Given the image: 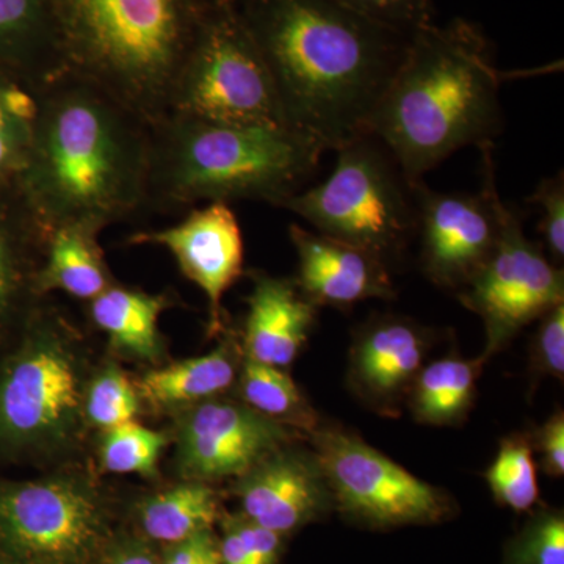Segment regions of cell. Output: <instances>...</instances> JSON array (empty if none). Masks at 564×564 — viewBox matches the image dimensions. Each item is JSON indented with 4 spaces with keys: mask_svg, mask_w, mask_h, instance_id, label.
I'll return each instance as SVG.
<instances>
[{
    "mask_svg": "<svg viewBox=\"0 0 564 564\" xmlns=\"http://www.w3.org/2000/svg\"><path fill=\"white\" fill-rule=\"evenodd\" d=\"M236 126H288L239 0H203L172 113Z\"/></svg>",
    "mask_w": 564,
    "mask_h": 564,
    "instance_id": "52a82bcc",
    "label": "cell"
},
{
    "mask_svg": "<svg viewBox=\"0 0 564 564\" xmlns=\"http://www.w3.org/2000/svg\"><path fill=\"white\" fill-rule=\"evenodd\" d=\"M169 437L135 421L106 430L101 444L104 469L113 474H139L152 477Z\"/></svg>",
    "mask_w": 564,
    "mask_h": 564,
    "instance_id": "f1b7e54d",
    "label": "cell"
},
{
    "mask_svg": "<svg viewBox=\"0 0 564 564\" xmlns=\"http://www.w3.org/2000/svg\"><path fill=\"white\" fill-rule=\"evenodd\" d=\"M332 176L280 204L318 232L375 252L399 251L417 228L413 187L373 135L344 147Z\"/></svg>",
    "mask_w": 564,
    "mask_h": 564,
    "instance_id": "ba28073f",
    "label": "cell"
},
{
    "mask_svg": "<svg viewBox=\"0 0 564 564\" xmlns=\"http://www.w3.org/2000/svg\"><path fill=\"white\" fill-rule=\"evenodd\" d=\"M247 299L245 351L251 361L285 367L295 361L313 328L317 306L295 281L252 272Z\"/></svg>",
    "mask_w": 564,
    "mask_h": 564,
    "instance_id": "ac0fdd59",
    "label": "cell"
},
{
    "mask_svg": "<svg viewBox=\"0 0 564 564\" xmlns=\"http://www.w3.org/2000/svg\"><path fill=\"white\" fill-rule=\"evenodd\" d=\"M541 464L551 477L564 474V415L562 411L552 415L538 434Z\"/></svg>",
    "mask_w": 564,
    "mask_h": 564,
    "instance_id": "8d00e7d4",
    "label": "cell"
},
{
    "mask_svg": "<svg viewBox=\"0 0 564 564\" xmlns=\"http://www.w3.org/2000/svg\"><path fill=\"white\" fill-rule=\"evenodd\" d=\"M505 77L474 22L456 18L411 36L372 121L411 187L464 147L494 144Z\"/></svg>",
    "mask_w": 564,
    "mask_h": 564,
    "instance_id": "3957f363",
    "label": "cell"
},
{
    "mask_svg": "<svg viewBox=\"0 0 564 564\" xmlns=\"http://www.w3.org/2000/svg\"><path fill=\"white\" fill-rule=\"evenodd\" d=\"M43 228L21 196L0 199V355L40 303L35 291Z\"/></svg>",
    "mask_w": 564,
    "mask_h": 564,
    "instance_id": "d6986e66",
    "label": "cell"
},
{
    "mask_svg": "<svg viewBox=\"0 0 564 564\" xmlns=\"http://www.w3.org/2000/svg\"><path fill=\"white\" fill-rule=\"evenodd\" d=\"M484 361L451 356L423 366L408 392L414 417L429 425L462 421L473 403Z\"/></svg>",
    "mask_w": 564,
    "mask_h": 564,
    "instance_id": "d4e9b609",
    "label": "cell"
},
{
    "mask_svg": "<svg viewBox=\"0 0 564 564\" xmlns=\"http://www.w3.org/2000/svg\"><path fill=\"white\" fill-rule=\"evenodd\" d=\"M281 534L254 524L245 516L226 519L220 541L221 564H276Z\"/></svg>",
    "mask_w": 564,
    "mask_h": 564,
    "instance_id": "4dcf8cb0",
    "label": "cell"
},
{
    "mask_svg": "<svg viewBox=\"0 0 564 564\" xmlns=\"http://www.w3.org/2000/svg\"><path fill=\"white\" fill-rule=\"evenodd\" d=\"M77 350L65 318L36 304L0 355V454H44L77 433L87 391Z\"/></svg>",
    "mask_w": 564,
    "mask_h": 564,
    "instance_id": "8992f818",
    "label": "cell"
},
{
    "mask_svg": "<svg viewBox=\"0 0 564 564\" xmlns=\"http://www.w3.org/2000/svg\"><path fill=\"white\" fill-rule=\"evenodd\" d=\"M41 88L0 68V199L21 196L40 115Z\"/></svg>",
    "mask_w": 564,
    "mask_h": 564,
    "instance_id": "cb8c5ba5",
    "label": "cell"
},
{
    "mask_svg": "<svg viewBox=\"0 0 564 564\" xmlns=\"http://www.w3.org/2000/svg\"><path fill=\"white\" fill-rule=\"evenodd\" d=\"M98 564H159V562L150 545L129 540L111 547Z\"/></svg>",
    "mask_w": 564,
    "mask_h": 564,
    "instance_id": "74e56055",
    "label": "cell"
},
{
    "mask_svg": "<svg viewBox=\"0 0 564 564\" xmlns=\"http://www.w3.org/2000/svg\"><path fill=\"white\" fill-rule=\"evenodd\" d=\"M98 229L87 225L43 228L36 295L62 291L90 303L115 284L106 256L98 242Z\"/></svg>",
    "mask_w": 564,
    "mask_h": 564,
    "instance_id": "ffe728a7",
    "label": "cell"
},
{
    "mask_svg": "<svg viewBox=\"0 0 564 564\" xmlns=\"http://www.w3.org/2000/svg\"><path fill=\"white\" fill-rule=\"evenodd\" d=\"M494 144L480 148L485 181L478 195L430 191L425 182L413 185L417 226L422 231V265L434 284L466 288L496 247Z\"/></svg>",
    "mask_w": 564,
    "mask_h": 564,
    "instance_id": "7c38bea8",
    "label": "cell"
},
{
    "mask_svg": "<svg viewBox=\"0 0 564 564\" xmlns=\"http://www.w3.org/2000/svg\"><path fill=\"white\" fill-rule=\"evenodd\" d=\"M240 391L245 404L281 425L307 433L321 426L317 413L304 399L299 386L280 367L245 359Z\"/></svg>",
    "mask_w": 564,
    "mask_h": 564,
    "instance_id": "4316f807",
    "label": "cell"
},
{
    "mask_svg": "<svg viewBox=\"0 0 564 564\" xmlns=\"http://www.w3.org/2000/svg\"><path fill=\"white\" fill-rule=\"evenodd\" d=\"M534 362L544 373L563 378L564 373V303L541 317L534 343Z\"/></svg>",
    "mask_w": 564,
    "mask_h": 564,
    "instance_id": "e575fe53",
    "label": "cell"
},
{
    "mask_svg": "<svg viewBox=\"0 0 564 564\" xmlns=\"http://www.w3.org/2000/svg\"><path fill=\"white\" fill-rule=\"evenodd\" d=\"M289 426L248 404L210 399L195 404L177 429V463L188 480L243 477L267 456L291 444Z\"/></svg>",
    "mask_w": 564,
    "mask_h": 564,
    "instance_id": "4fadbf2b",
    "label": "cell"
},
{
    "mask_svg": "<svg viewBox=\"0 0 564 564\" xmlns=\"http://www.w3.org/2000/svg\"><path fill=\"white\" fill-rule=\"evenodd\" d=\"M139 518L151 541L181 543L193 534L212 530L218 518V497L204 481L188 480L144 500Z\"/></svg>",
    "mask_w": 564,
    "mask_h": 564,
    "instance_id": "484cf974",
    "label": "cell"
},
{
    "mask_svg": "<svg viewBox=\"0 0 564 564\" xmlns=\"http://www.w3.org/2000/svg\"><path fill=\"white\" fill-rule=\"evenodd\" d=\"M0 564H35L28 562V560H22L20 556H14L11 554H7V552L0 551Z\"/></svg>",
    "mask_w": 564,
    "mask_h": 564,
    "instance_id": "f35d334b",
    "label": "cell"
},
{
    "mask_svg": "<svg viewBox=\"0 0 564 564\" xmlns=\"http://www.w3.org/2000/svg\"><path fill=\"white\" fill-rule=\"evenodd\" d=\"M0 68L40 87L62 76L51 0H0Z\"/></svg>",
    "mask_w": 564,
    "mask_h": 564,
    "instance_id": "44dd1931",
    "label": "cell"
},
{
    "mask_svg": "<svg viewBox=\"0 0 564 564\" xmlns=\"http://www.w3.org/2000/svg\"><path fill=\"white\" fill-rule=\"evenodd\" d=\"M63 73L101 88L151 128L174 90L203 0H51Z\"/></svg>",
    "mask_w": 564,
    "mask_h": 564,
    "instance_id": "277c9868",
    "label": "cell"
},
{
    "mask_svg": "<svg viewBox=\"0 0 564 564\" xmlns=\"http://www.w3.org/2000/svg\"><path fill=\"white\" fill-rule=\"evenodd\" d=\"M367 20L404 35L434 24L432 0H333Z\"/></svg>",
    "mask_w": 564,
    "mask_h": 564,
    "instance_id": "1f68e13d",
    "label": "cell"
},
{
    "mask_svg": "<svg viewBox=\"0 0 564 564\" xmlns=\"http://www.w3.org/2000/svg\"><path fill=\"white\" fill-rule=\"evenodd\" d=\"M234 348L223 345L218 350L198 358L151 370L140 383V395L151 406H195L206 400L217 399L231 388L237 378Z\"/></svg>",
    "mask_w": 564,
    "mask_h": 564,
    "instance_id": "603a6c76",
    "label": "cell"
},
{
    "mask_svg": "<svg viewBox=\"0 0 564 564\" xmlns=\"http://www.w3.org/2000/svg\"><path fill=\"white\" fill-rule=\"evenodd\" d=\"M425 329L395 315L366 323L352 343L350 378L356 391L381 410L408 395L425 361Z\"/></svg>",
    "mask_w": 564,
    "mask_h": 564,
    "instance_id": "e0dca14e",
    "label": "cell"
},
{
    "mask_svg": "<svg viewBox=\"0 0 564 564\" xmlns=\"http://www.w3.org/2000/svg\"><path fill=\"white\" fill-rule=\"evenodd\" d=\"M486 480L497 502L514 511L530 510L540 496L530 441L524 436L505 440L486 473Z\"/></svg>",
    "mask_w": 564,
    "mask_h": 564,
    "instance_id": "83f0119b",
    "label": "cell"
},
{
    "mask_svg": "<svg viewBox=\"0 0 564 564\" xmlns=\"http://www.w3.org/2000/svg\"><path fill=\"white\" fill-rule=\"evenodd\" d=\"M174 300L169 293L151 295L139 289L113 284L90 302V317L109 336L115 350L154 361L161 356L159 318Z\"/></svg>",
    "mask_w": 564,
    "mask_h": 564,
    "instance_id": "7402d4cb",
    "label": "cell"
},
{
    "mask_svg": "<svg viewBox=\"0 0 564 564\" xmlns=\"http://www.w3.org/2000/svg\"><path fill=\"white\" fill-rule=\"evenodd\" d=\"M314 458L329 494L345 513L372 525L432 524L448 513L441 489L408 473L361 437L318 426Z\"/></svg>",
    "mask_w": 564,
    "mask_h": 564,
    "instance_id": "30bf717a",
    "label": "cell"
},
{
    "mask_svg": "<svg viewBox=\"0 0 564 564\" xmlns=\"http://www.w3.org/2000/svg\"><path fill=\"white\" fill-rule=\"evenodd\" d=\"M527 202L540 209L541 234L545 250L551 254L555 265H562L564 258V176L563 172L552 177H544L534 188Z\"/></svg>",
    "mask_w": 564,
    "mask_h": 564,
    "instance_id": "d6a6232c",
    "label": "cell"
},
{
    "mask_svg": "<svg viewBox=\"0 0 564 564\" xmlns=\"http://www.w3.org/2000/svg\"><path fill=\"white\" fill-rule=\"evenodd\" d=\"M84 413L93 425L106 432L135 421L139 393L118 367H107L85 391Z\"/></svg>",
    "mask_w": 564,
    "mask_h": 564,
    "instance_id": "f546056e",
    "label": "cell"
},
{
    "mask_svg": "<svg viewBox=\"0 0 564 564\" xmlns=\"http://www.w3.org/2000/svg\"><path fill=\"white\" fill-rule=\"evenodd\" d=\"M128 243L155 245L172 252L182 274L206 295L210 332L221 328L223 299L242 276L245 261L242 229L228 203L193 209L170 228L132 234Z\"/></svg>",
    "mask_w": 564,
    "mask_h": 564,
    "instance_id": "5bb4252c",
    "label": "cell"
},
{
    "mask_svg": "<svg viewBox=\"0 0 564 564\" xmlns=\"http://www.w3.org/2000/svg\"><path fill=\"white\" fill-rule=\"evenodd\" d=\"M289 128L326 150L372 135L410 40L333 0H239Z\"/></svg>",
    "mask_w": 564,
    "mask_h": 564,
    "instance_id": "6da1fadb",
    "label": "cell"
},
{
    "mask_svg": "<svg viewBox=\"0 0 564 564\" xmlns=\"http://www.w3.org/2000/svg\"><path fill=\"white\" fill-rule=\"evenodd\" d=\"M162 564H221L220 541L212 530H204L170 545Z\"/></svg>",
    "mask_w": 564,
    "mask_h": 564,
    "instance_id": "d590c367",
    "label": "cell"
},
{
    "mask_svg": "<svg viewBox=\"0 0 564 564\" xmlns=\"http://www.w3.org/2000/svg\"><path fill=\"white\" fill-rule=\"evenodd\" d=\"M236 492L245 518L282 536L321 514L329 489L314 455L285 445L240 477Z\"/></svg>",
    "mask_w": 564,
    "mask_h": 564,
    "instance_id": "2e32d148",
    "label": "cell"
},
{
    "mask_svg": "<svg viewBox=\"0 0 564 564\" xmlns=\"http://www.w3.org/2000/svg\"><path fill=\"white\" fill-rule=\"evenodd\" d=\"M513 564H564V519L541 514L516 544Z\"/></svg>",
    "mask_w": 564,
    "mask_h": 564,
    "instance_id": "836d02e7",
    "label": "cell"
},
{
    "mask_svg": "<svg viewBox=\"0 0 564 564\" xmlns=\"http://www.w3.org/2000/svg\"><path fill=\"white\" fill-rule=\"evenodd\" d=\"M492 199L499 226L496 247L462 295V302L485 323L486 355L564 302L562 267L527 239L518 212L502 202L497 188Z\"/></svg>",
    "mask_w": 564,
    "mask_h": 564,
    "instance_id": "8fae6325",
    "label": "cell"
},
{
    "mask_svg": "<svg viewBox=\"0 0 564 564\" xmlns=\"http://www.w3.org/2000/svg\"><path fill=\"white\" fill-rule=\"evenodd\" d=\"M289 234L299 254L296 285L315 306L348 307L395 293L384 259L375 252L299 225Z\"/></svg>",
    "mask_w": 564,
    "mask_h": 564,
    "instance_id": "9a60e30c",
    "label": "cell"
},
{
    "mask_svg": "<svg viewBox=\"0 0 564 564\" xmlns=\"http://www.w3.org/2000/svg\"><path fill=\"white\" fill-rule=\"evenodd\" d=\"M102 500L73 477L0 481V551L35 564H88L107 538Z\"/></svg>",
    "mask_w": 564,
    "mask_h": 564,
    "instance_id": "9c48e42d",
    "label": "cell"
},
{
    "mask_svg": "<svg viewBox=\"0 0 564 564\" xmlns=\"http://www.w3.org/2000/svg\"><path fill=\"white\" fill-rule=\"evenodd\" d=\"M325 148L289 126H236L170 115L152 128L147 207L239 199L280 206L317 172Z\"/></svg>",
    "mask_w": 564,
    "mask_h": 564,
    "instance_id": "5b68a950",
    "label": "cell"
},
{
    "mask_svg": "<svg viewBox=\"0 0 564 564\" xmlns=\"http://www.w3.org/2000/svg\"><path fill=\"white\" fill-rule=\"evenodd\" d=\"M152 128L90 82L63 73L41 88L21 198L41 228H104L147 207Z\"/></svg>",
    "mask_w": 564,
    "mask_h": 564,
    "instance_id": "7a4b0ae2",
    "label": "cell"
}]
</instances>
